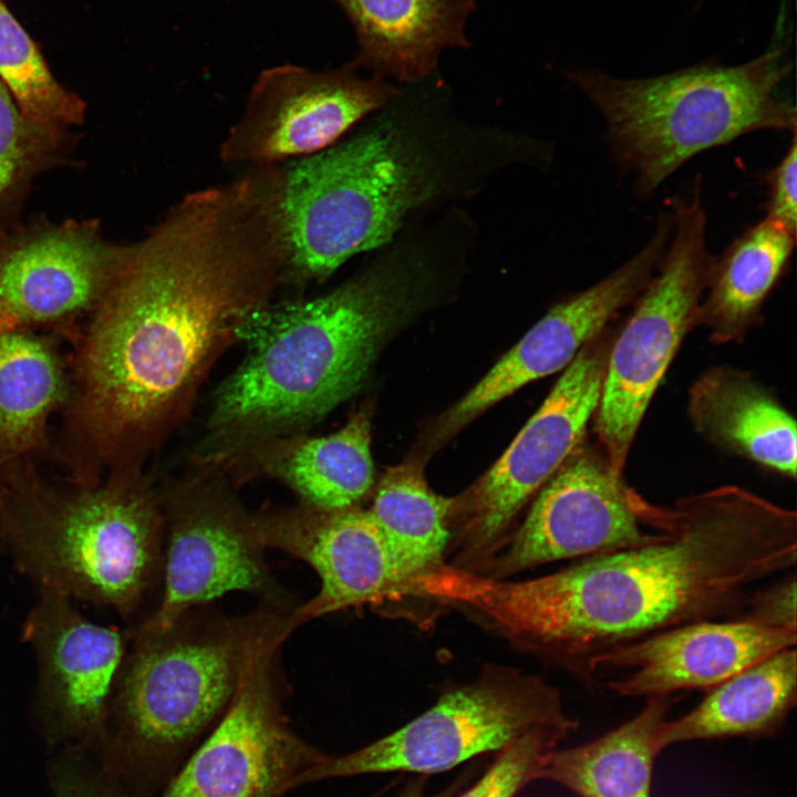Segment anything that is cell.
Listing matches in <instances>:
<instances>
[{
  "label": "cell",
  "instance_id": "cell-1",
  "mask_svg": "<svg viewBox=\"0 0 797 797\" xmlns=\"http://www.w3.org/2000/svg\"><path fill=\"white\" fill-rule=\"evenodd\" d=\"M289 259L273 166L186 195L128 247L79 355L66 425L75 480L143 473L217 359L270 303Z\"/></svg>",
  "mask_w": 797,
  "mask_h": 797
},
{
  "label": "cell",
  "instance_id": "cell-2",
  "mask_svg": "<svg viewBox=\"0 0 797 797\" xmlns=\"http://www.w3.org/2000/svg\"><path fill=\"white\" fill-rule=\"evenodd\" d=\"M640 510L661 530L651 542L520 582L455 569L444 596L594 685L598 658L673 627L736 618L754 586L796 566V513L742 487L665 506L642 498Z\"/></svg>",
  "mask_w": 797,
  "mask_h": 797
},
{
  "label": "cell",
  "instance_id": "cell-3",
  "mask_svg": "<svg viewBox=\"0 0 797 797\" xmlns=\"http://www.w3.org/2000/svg\"><path fill=\"white\" fill-rule=\"evenodd\" d=\"M470 247L451 219L406 229L358 273L309 300L268 303L245 323L241 363L218 385L198 468L302 433L353 396L382 345L455 283Z\"/></svg>",
  "mask_w": 797,
  "mask_h": 797
},
{
  "label": "cell",
  "instance_id": "cell-4",
  "mask_svg": "<svg viewBox=\"0 0 797 797\" xmlns=\"http://www.w3.org/2000/svg\"><path fill=\"white\" fill-rule=\"evenodd\" d=\"M374 114L351 137L282 168L287 275L297 282L328 279L353 256L392 244L420 214L476 195L535 153L520 133L469 124L403 91Z\"/></svg>",
  "mask_w": 797,
  "mask_h": 797
},
{
  "label": "cell",
  "instance_id": "cell-5",
  "mask_svg": "<svg viewBox=\"0 0 797 797\" xmlns=\"http://www.w3.org/2000/svg\"><path fill=\"white\" fill-rule=\"evenodd\" d=\"M290 610L265 599L238 617L183 614L165 629L126 631L99 747L103 770L127 797L165 788L227 708L261 635Z\"/></svg>",
  "mask_w": 797,
  "mask_h": 797
},
{
  "label": "cell",
  "instance_id": "cell-6",
  "mask_svg": "<svg viewBox=\"0 0 797 797\" xmlns=\"http://www.w3.org/2000/svg\"><path fill=\"white\" fill-rule=\"evenodd\" d=\"M4 553L38 589L131 618L163 577L165 520L143 474L61 490L18 465L0 470Z\"/></svg>",
  "mask_w": 797,
  "mask_h": 797
},
{
  "label": "cell",
  "instance_id": "cell-7",
  "mask_svg": "<svg viewBox=\"0 0 797 797\" xmlns=\"http://www.w3.org/2000/svg\"><path fill=\"white\" fill-rule=\"evenodd\" d=\"M779 49L735 66L697 65L645 79L568 73L609 128L614 154L654 190L696 154L760 130L796 131L795 107L777 95L790 72Z\"/></svg>",
  "mask_w": 797,
  "mask_h": 797
},
{
  "label": "cell",
  "instance_id": "cell-8",
  "mask_svg": "<svg viewBox=\"0 0 797 797\" xmlns=\"http://www.w3.org/2000/svg\"><path fill=\"white\" fill-rule=\"evenodd\" d=\"M539 727L569 734L578 723L565 713L559 691L540 676L494 671L445 693L395 732L354 752L330 755L298 776L292 788L366 774L443 773L497 754Z\"/></svg>",
  "mask_w": 797,
  "mask_h": 797
},
{
  "label": "cell",
  "instance_id": "cell-9",
  "mask_svg": "<svg viewBox=\"0 0 797 797\" xmlns=\"http://www.w3.org/2000/svg\"><path fill=\"white\" fill-rule=\"evenodd\" d=\"M673 224L674 239L658 263V273L611 341L594 414L599 447L619 475L683 338L697 325L716 261L706 247V216L697 195L677 206Z\"/></svg>",
  "mask_w": 797,
  "mask_h": 797
},
{
  "label": "cell",
  "instance_id": "cell-10",
  "mask_svg": "<svg viewBox=\"0 0 797 797\" xmlns=\"http://www.w3.org/2000/svg\"><path fill=\"white\" fill-rule=\"evenodd\" d=\"M289 625L279 620L255 644L224 714L161 797H284L330 756L297 735L283 713L276 659Z\"/></svg>",
  "mask_w": 797,
  "mask_h": 797
},
{
  "label": "cell",
  "instance_id": "cell-11",
  "mask_svg": "<svg viewBox=\"0 0 797 797\" xmlns=\"http://www.w3.org/2000/svg\"><path fill=\"white\" fill-rule=\"evenodd\" d=\"M165 520L163 590L157 608L133 632L162 630L186 612L232 591L278 598L263 559L255 515L219 470L166 485L157 494Z\"/></svg>",
  "mask_w": 797,
  "mask_h": 797
},
{
  "label": "cell",
  "instance_id": "cell-12",
  "mask_svg": "<svg viewBox=\"0 0 797 797\" xmlns=\"http://www.w3.org/2000/svg\"><path fill=\"white\" fill-rule=\"evenodd\" d=\"M612 338L590 340L536 413L463 500L465 552H491L511 520L583 442L597 412Z\"/></svg>",
  "mask_w": 797,
  "mask_h": 797
},
{
  "label": "cell",
  "instance_id": "cell-13",
  "mask_svg": "<svg viewBox=\"0 0 797 797\" xmlns=\"http://www.w3.org/2000/svg\"><path fill=\"white\" fill-rule=\"evenodd\" d=\"M400 93L383 79L362 77L351 62L323 71L292 64L267 69L221 143L220 158L252 167L313 155Z\"/></svg>",
  "mask_w": 797,
  "mask_h": 797
},
{
  "label": "cell",
  "instance_id": "cell-14",
  "mask_svg": "<svg viewBox=\"0 0 797 797\" xmlns=\"http://www.w3.org/2000/svg\"><path fill=\"white\" fill-rule=\"evenodd\" d=\"M38 592L21 633L35 658V713L44 734L68 749L97 746L130 638L55 590Z\"/></svg>",
  "mask_w": 797,
  "mask_h": 797
},
{
  "label": "cell",
  "instance_id": "cell-15",
  "mask_svg": "<svg viewBox=\"0 0 797 797\" xmlns=\"http://www.w3.org/2000/svg\"><path fill=\"white\" fill-rule=\"evenodd\" d=\"M638 494L612 469L599 445L582 442L539 489L524 524L494 565L495 575L658 539L661 530L642 518Z\"/></svg>",
  "mask_w": 797,
  "mask_h": 797
},
{
  "label": "cell",
  "instance_id": "cell-16",
  "mask_svg": "<svg viewBox=\"0 0 797 797\" xmlns=\"http://www.w3.org/2000/svg\"><path fill=\"white\" fill-rule=\"evenodd\" d=\"M672 219L664 215L650 242L590 288L555 304L437 423L438 441L526 384L563 370L620 309L646 287L666 249Z\"/></svg>",
  "mask_w": 797,
  "mask_h": 797
},
{
  "label": "cell",
  "instance_id": "cell-17",
  "mask_svg": "<svg viewBox=\"0 0 797 797\" xmlns=\"http://www.w3.org/2000/svg\"><path fill=\"white\" fill-rule=\"evenodd\" d=\"M127 251L87 221L1 238L0 331L94 310Z\"/></svg>",
  "mask_w": 797,
  "mask_h": 797
},
{
  "label": "cell",
  "instance_id": "cell-18",
  "mask_svg": "<svg viewBox=\"0 0 797 797\" xmlns=\"http://www.w3.org/2000/svg\"><path fill=\"white\" fill-rule=\"evenodd\" d=\"M263 547L312 567L320 591L293 609L294 628L314 618L400 593L404 580L370 510L323 511L306 505L255 515Z\"/></svg>",
  "mask_w": 797,
  "mask_h": 797
},
{
  "label": "cell",
  "instance_id": "cell-19",
  "mask_svg": "<svg viewBox=\"0 0 797 797\" xmlns=\"http://www.w3.org/2000/svg\"><path fill=\"white\" fill-rule=\"evenodd\" d=\"M797 631L769 628L731 618L673 627L598 658L600 673L623 671L605 686L627 697L672 695L718 685L758 661L796 646Z\"/></svg>",
  "mask_w": 797,
  "mask_h": 797
},
{
  "label": "cell",
  "instance_id": "cell-20",
  "mask_svg": "<svg viewBox=\"0 0 797 797\" xmlns=\"http://www.w3.org/2000/svg\"><path fill=\"white\" fill-rule=\"evenodd\" d=\"M353 25L351 63L373 76L417 83L435 70L444 48H468L465 25L474 0H334Z\"/></svg>",
  "mask_w": 797,
  "mask_h": 797
},
{
  "label": "cell",
  "instance_id": "cell-21",
  "mask_svg": "<svg viewBox=\"0 0 797 797\" xmlns=\"http://www.w3.org/2000/svg\"><path fill=\"white\" fill-rule=\"evenodd\" d=\"M232 466L280 480L306 506L323 511L355 507L369 494L374 477L371 407L360 408L327 436L298 433L262 442L227 468Z\"/></svg>",
  "mask_w": 797,
  "mask_h": 797
},
{
  "label": "cell",
  "instance_id": "cell-22",
  "mask_svg": "<svg viewBox=\"0 0 797 797\" xmlns=\"http://www.w3.org/2000/svg\"><path fill=\"white\" fill-rule=\"evenodd\" d=\"M687 411L707 442L795 478L796 422L752 374L725 365L710 369L691 386Z\"/></svg>",
  "mask_w": 797,
  "mask_h": 797
},
{
  "label": "cell",
  "instance_id": "cell-23",
  "mask_svg": "<svg viewBox=\"0 0 797 797\" xmlns=\"http://www.w3.org/2000/svg\"><path fill=\"white\" fill-rule=\"evenodd\" d=\"M796 646L780 650L706 691L686 714L665 720L655 747L725 737L775 735L796 706Z\"/></svg>",
  "mask_w": 797,
  "mask_h": 797
},
{
  "label": "cell",
  "instance_id": "cell-24",
  "mask_svg": "<svg viewBox=\"0 0 797 797\" xmlns=\"http://www.w3.org/2000/svg\"><path fill=\"white\" fill-rule=\"evenodd\" d=\"M675 698L646 697L631 720L569 748H552L539 779L555 782L578 797H651L655 737Z\"/></svg>",
  "mask_w": 797,
  "mask_h": 797
},
{
  "label": "cell",
  "instance_id": "cell-25",
  "mask_svg": "<svg viewBox=\"0 0 797 797\" xmlns=\"http://www.w3.org/2000/svg\"><path fill=\"white\" fill-rule=\"evenodd\" d=\"M796 234L767 218L747 229L716 258L702 298L697 325L715 343L741 341L791 257Z\"/></svg>",
  "mask_w": 797,
  "mask_h": 797
},
{
  "label": "cell",
  "instance_id": "cell-26",
  "mask_svg": "<svg viewBox=\"0 0 797 797\" xmlns=\"http://www.w3.org/2000/svg\"><path fill=\"white\" fill-rule=\"evenodd\" d=\"M66 393L44 340L21 328L0 331V469L43 445L48 418Z\"/></svg>",
  "mask_w": 797,
  "mask_h": 797
},
{
  "label": "cell",
  "instance_id": "cell-27",
  "mask_svg": "<svg viewBox=\"0 0 797 797\" xmlns=\"http://www.w3.org/2000/svg\"><path fill=\"white\" fill-rule=\"evenodd\" d=\"M454 501L429 488L416 460L390 467L380 479L369 510L390 546L403 587L441 566Z\"/></svg>",
  "mask_w": 797,
  "mask_h": 797
},
{
  "label": "cell",
  "instance_id": "cell-28",
  "mask_svg": "<svg viewBox=\"0 0 797 797\" xmlns=\"http://www.w3.org/2000/svg\"><path fill=\"white\" fill-rule=\"evenodd\" d=\"M0 81L22 115L53 134L83 117L82 100L54 79L40 50L2 0Z\"/></svg>",
  "mask_w": 797,
  "mask_h": 797
},
{
  "label": "cell",
  "instance_id": "cell-29",
  "mask_svg": "<svg viewBox=\"0 0 797 797\" xmlns=\"http://www.w3.org/2000/svg\"><path fill=\"white\" fill-rule=\"evenodd\" d=\"M568 735L555 727L531 731L498 752L483 775L454 797H515L539 780L546 755Z\"/></svg>",
  "mask_w": 797,
  "mask_h": 797
},
{
  "label": "cell",
  "instance_id": "cell-30",
  "mask_svg": "<svg viewBox=\"0 0 797 797\" xmlns=\"http://www.w3.org/2000/svg\"><path fill=\"white\" fill-rule=\"evenodd\" d=\"M54 137L22 115L0 81V199L37 165Z\"/></svg>",
  "mask_w": 797,
  "mask_h": 797
},
{
  "label": "cell",
  "instance_id": "cell-31",
  "mask_svg": "<svg viewBox=\"0 0 797 797\" xmlns=\"http://www.w3.org/2000/svg\"><path fill=\"white\" fill-rule=\"evenodd\" d=\"M69 752L51 769L54 797H127L102 767L93 770L80 758L79 749Z\"/></svg>",
  "mask_w": 797,
  "mask_h": 797
},
{
  "label": "cell",
  "instance_id": "cell-32",
  "mask_svg": "<svg viewBox=\"0 0 797 797\" xmlns=\"http://www.w3.org/2000/svg\"><path fill=\"white\" fill-rule=\"evenodd\" d=\"M736 618L769 628L797 631L795 573L785 575L777 583L755 590Z\"/></svg>",
  "mask_w": 797,
  "mask_h": 797
},
{
  "label": "cell",
  "instance_id": "cell-33",
  "mask_svg": "<svg viewBox=\"0 0 797 797\" xmlns=\"http://www.w3.org/2000/svg\"><path fill=\"white\" fill-rule=\"evenodd\" d=\"M768 200L766 218L796 234L797 221V139L791 133L790 145L779 164L767 175Z\"/></svg>",
  "mask_w": 797,
  "mask_h": 797
},
{
  "label": "cell",
  "instance_id": "cell-34",
  "mask_svg": "<svg viewBox=\"0 0 797 797\" xmlns=\"http://www.w3.org/2000/svg\"><path fill=\"white\" fill-rule=\"evenodd\" d=\"M472 775L473 769L464 772L453 783L436 794H427L426 785L428 776L416 775V777L405 783L396 797H454L466 786Z\"/></svg>",
  "mask_w": 797,
  "mask_h": 797
},
{
  "label": "cell",
  "instance_id": "cell-35",
  "mask_svg": "<svg viewBox=\"0 0 797 797\" xmlns=\"http://www.w3.org/2000/svg\"><path fill=\"white\" fill-rule=\"evenodd\" d=\"M4 553V541H3V534H2V527H1V520H0V555Z\"/></svg>",
  "mask_w": 797,
  "mask_h": 797
},
{
  "label": "cell",
  "instance_id": "cell-36",
  "mask_svg": "<svg viewBox=\"0 0 797 797\" xmlns=\"http://www.w3.org/2000/svg\"><path fill=\"white\" fill-rule=\"evenodd\" d=\"M387 788L389 787H384L383 789L379 790L377 793H375L374 795H372L370 797H381L387 790Z\"/></svg>",
  "mask_w": 797,
  "mask_h": 797
}]
</instances>
